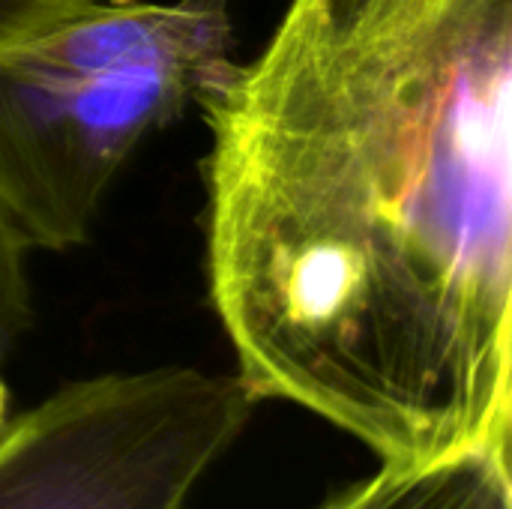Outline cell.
Returning a JSON list of instances; mask_svg holds the SVG:
<instances>
[{
  "mask_svg": "<svg viewBox=\"0 0 512 509\" xmlns=\"http://www.w3.org/2000/svg\"><path fill=\"white\" fill-rule=\"evenodd\" d=\"M201 108L246 387L387 465L510 453L512 0H288Z\"/></svg>",
  "mask_w": 512,
  "mask_h": 509,
  "instance_id": "1",
  "label": "cell"
},
{
  "mask_svg": "<svg viewBox=\"0 0 512 509\" xmlns=\"http://www.w3.org/2000/svg\"><path fill=\"white\" fill-rule=\"evenodd\" d=\"M90 0H0V51L78 12Z\"/></svg>",
  "mask_w": 512,
  "mask_h": 509,
  "instance_id": "6",
  "label": "cell"
},
{
  "mask_svg": "<svg viewBox=\"0 0 512 509\" xmlns=\"http://www.w3.org/2000/svg\"><path fill=\"white\" fill-rule=\"evenodd\" d=\"M315 509H512L510 453L465 450L426 465H381Z\"/></svg>",
  "mask_w": 512,
  "mask_h": 509,
  "instance_id": "4",
  "label": "cell"
},
{
  "mask_svg": "<svg viewBox=\"0 0 512 509\" xmlns=\"http://www.w3.org/2000/svg\"><path fill=\"white\" fill-rule=\"evenodd\" d=\"M231 0H90L0 51V219L27 252L87 243L138 144L234 69Z\"/></svg>",
  "mask_w": 512,
  "mask_h": 509,
  "instance_id": "2",
  "label": "cell"
},
{
  "mask_svg": "<svg viewBox=\"0 0 512 509\" xmlns=\"http://www.w3.org/2000/svg\"><path fill=\"white\" fill-rule=\"evenodd\" d=\"M258 396L192 366L75 381L0 429V509H186Z\"/></svg>",
  "mask_w": 512,
  "mask_h": 509,
  "instance_id": "3",
  "label": "cell"
},
{
  "mask_svg": "<svg viewBox=\"0 0 512 509\" xmlns=\"http://www.w3.org/2000/svg\"><path fill=\"white\" fill-rule=\"evenodd\" d=\"M30 279L27 249L12 237L0 219V429L9 420V387L3 381V360L30 327Z\"/></svg>",
  "mask_w": 512,
  "mask_h": 509,
  "instance_id": "5",
  "label": "cell"
}]
</instances>
